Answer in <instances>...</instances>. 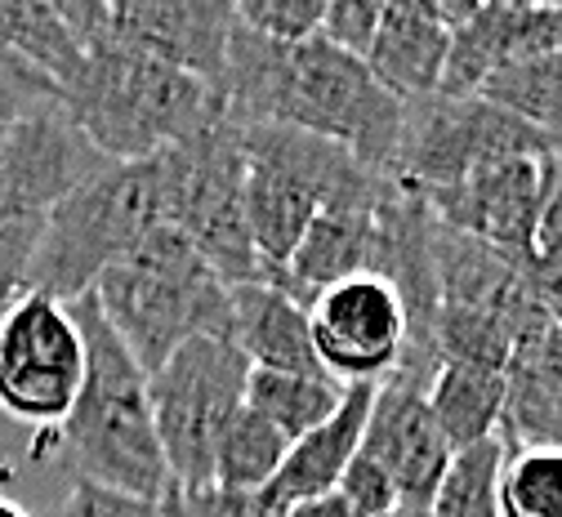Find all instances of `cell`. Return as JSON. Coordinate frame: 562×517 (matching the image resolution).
Listing matches in <instances>:
<instances>
[{
	"mask_svg": "<svg viewBox=\"0 0 562 517\" xmlns=\"http://www.w3.org/2000/svg\"><path fill=\"white\" fill-rule=\"evenodd\" d=\"M224 116L233 125H291L344 147L371 175H393L402 103L353 54L308 36L277 45L233 19L224 67Z\"/></svg>",
	"mask_w": 562,
	"mask_h": 517,
	"instance_id": "1",
	"label": "cell"
},
{
	"mask_svg": "<svg viewBox=\"0 0 562 517\" xmlns=\"http://www.w3.org/2000/svg\"><path fill=\"white\" fill-rule=\"evenodd\" d=\"M67 308L86 344V380L67 419L49 432L54 447L77 482L161 504L170 491V469L153 424L148 375L103 322L94 294H81Z\"/></svg>",
	"mask_w": 562,
	"mask_h": 517,
	"instance_id": "2",
	"label": "cell"
},
{
	"mask_svg": "<svg viewBox=\"0 0 562 517\" xmlns=\"http://www.w3.org/2000/svg\"><path fill=\"white\" fill-rule=\"evenodd\" d=\"M90 294L144 375L188 339L233 335V290L170 224L153 228L125 259H116Z\"/></svg>",
	"mask_w": 562,
	"mask_h": 517,
	"instance_id": "3",
	"label": "cell"
},
{
	"mask_svg": "<svg viewBox=\"0 0 562 517\" xmlns=\"http://www.w3.org/2000/svg\"><path fill=\"white\" fill-rule=\"evenodd\" d=\"M63 112L103 161H153L215 125L224 99L188 71L121 45H90L81 81L63 94Z\"/></svg>",
	"mask_w": 562,
	"mask_h": 517,
	"instance_id": "4",
	"label": "cell"
},
{
	"mask_svg": "<svg viewBox=\"0 0 562 517\" xmlns=\"http://www.w3.org/2000/svg\"><path fill=\"white\" fill-rule=\"evenodd\" d=\"M161 224H166L161 157L108 161L45 214L23 290L49 294L58 304H77L116 259H125Z\"/></svg>",
	"mask_w": 562,
	"mask_h": 517,
	"instance_id": "5",
	"label": "cell"
},
{
	"mask_svg": "<svg viewBox=\"0 0 562 517\" xmlns=\"http://www.w3.org/2000/svg\"><path fill=\"white\" fill-rule=\"evenodd\" d=\"M237 134L246 161V228L268 281L291 263L317 210L389 179L358 166L344 147L291 125H237Z\"/></svg>",
	"mask_w": 562,
	"mask_h": 517,
	"instance_id": "6",
	"label": "cell"
},
{
	"mask_svg": "<svg viewBox=\"0 0 562 517\" xmlns=\"http://www.w3.org/2000/svg\"><path fill=\"white\" fill-rule=\"evenodd\" d=\"M161 179L166 224L192 241V250L215 268L228 290L268 281L246 228V161L241 134L228 116L161 153Z\"/></svg>",
	"mask_w": 562,
	"mask_h": 517,
	"instance_id": "7",
	"label": "cell"
},
{
	"mask_svg": "<svg viewBox=\"0 0 562 517\" xmlns=\"http://www.w3.org/2000/svg\"><path fill=\"white\" fill-rule=\"evenodd\" d=\"M246 375L250 361L233 339L220 335L188 339L148 375V402L170 486L196 491L215 482V451L233 415L246 406Z\"/></svg>",
	"mask_w": 562,
	"mask_h": 517,
	"instance_id": "8",
	"label": "cell"
},
{
	"mask_svg": "<svg viewBox=\"0 0 562 517\" xmlns=\"http://www.w3.org/2000/svg\"><path fill=\"white\" fill-rule=\"evenodd\" d=\"M558 147L562 143H553L536 125L509 116L505 108L477 94H434L419 103H402V143L389 179H402L411 188H447L482 166L514 157H549Z\"/></svg>",
	"mask_w": 562,
	"mask_h": 517,
	"instance_id": "9",
	"label": "cell"
},
{
	"mask_svg": "<svg viewBox=\"0 0 562 517\" xmlns=\"http://www.w3.org/2000/svg\"><path fill=\"white\" fill-rule=\"evenodd\" d=\"M63 23L72 27L81 49L121 45L175 71L205 81L224 99V67L233 36L228 0H54Z\"/></svg>",
	"mask_w": 562,
	"mask_h": 517,
	"instance_id": "10",
	"label": "cell"
},
{
	"mask_svg": "<svg viewBox=\"0 0 562 517\" xmlns=\"http://www.w3.org/2000/svg\"><path fill=\"white\" fill-rule=\"evenodd\" d=\"M86 380V344L77 317L49 294L23 290L0 317V411L54 432Z\"/></svg>",
	"mask_w": 562,
	"mask_h": 517,
	"instance_id": "11",
	"label": "cell"
},
{
	"mask_svg": "<svg viewBox=\"0 0 562 517\" xmlns=\"http://www.w3.org/2000/svg\"><path fill=\"white\" fill-rule=\"evenodd\" d=\"M308 335L335 384H380L406 352V308L384 277L358 272L308 300Z\"/></svg>",
	"mask_w": 562,
	"mask_h": 517,
	"instance_id": "12",
	"label": "cell"
},
{
	"mask_svg": "<svg viewBox=\"0 0 562 517\" xmlns=\"http://www.w3.org/2000/svg\"><path fill=\"white\" fill-rule=\"evenodd\" d=\"M540 161L544 157H514V161L482 166L460 183L415 188V192L442 228L469 241H482L491 250L531 259L536 210H540Z\"/></svg>",
	"mask_w": 562,
	"mask_h": 517,
	"instance_id": "13",
	"label": "cell"
},
{
	"mask_svg": "<svg viewBox=\"0 0 562 517\" xmlns=\"http://www.w3.org/2000/svg\"><path fill=\"white\" fill-rule=\"evenodd\" d=\"M103 166L108 161L67 121V112L36 121H0V218L49 214Z\"/></svg>",
	"mask_w": 562,
	"mask_h": 517,
	"instance_id": "14",
	"label": "cell"
},
{
	"mask_svg": "<svg viewBox=\"0 0 562 517\" xmlns=\"http://www.w3.org/2000/svg\"><path fill=\"white\" fill-rule=\"evenodd\" d=\"M358 451L375 469H384L397 504L429 508V499L451 464V447L425 402V384H415L406 375L380 380Z\"/></svg>",
	"mask_w": 562,
	"mask_h": 517,
	"instance_id": "15",
	"label": "cell"
},
{
	"mask_svg": "<svg viewBox=\"0 0 562 517\" xmlns=\"http://www.w3.org/2000/svg\"><path fill=\"white\" fill-rule=\"evenodd\" d=\"M562 49V5H514V0H486L473 19L451 32L447 67L438 94L469 99L477 86L514 63H531Z\"/></svg>",
	"mask_w": 562,
	"mask_h": 517,
	"instance_id": "16",
	"label": "cell"
},
{
	"mask_svg": "<svg viewBox=\"0 0 562 517\" xmlns=\"http://www.w3.org/2000/svg\"><path fill=\"white\" fill-rule=\"evenodd\" d=\"M501 441L505 451L514 447L562 451V335L536 304V294L514 326V344L505 357Z\"/></svg>",
	"mask_w": 562,
	"mask_h": 517,
	"instance_id": "17",
	"label": "cell"
},
{
	"mask_svg": "<svg viewBox=\"0 0 562 517\" xmlns=\"http://www.w3.org/2000/svg\"><path fill=\"white\" fill-rule=\"evenodd\" d=\"M389 179H380L371 192L362 196H348L335 201L326 210H317V218L308 224V233L300 237L291 263L272 277V285H281L295 304L308 308V300L317 290L344 281V277H358L375 268V205Z\"/></svg>",
	"mask_w": 562,
	"mask_h": 517,
	"instance_id": "18",
	"label": "cell"
},
{
	"mask_svg": "<svg viewBox=\"0 0 562 517\" xmlns=\"http://www.w3.org/2000/svg\"><path fill=\"white\" fill-rule=\"evenodd\" d=\"M371 397H375V384H344L339 411L326 424H317L313 432H304L300 441H291V451H286V460H281L277 477L263 486V495L277 508H295V504L335 495L344 469L353 464V456L362 447Z\"/></svg>",
	"mask_w": 562,
	"mask_h": 517,
	"instance_id": "19",
	"label": "cell"
},
{
	"mask_svg": "<svg viewBox=\"0 0 562 517\" xmlns=\"http://www.w3.org/2000/svg\"><path fill=\"white\" fill-rule=\"evenodd\" d=\"M447 49L451 32H442L419 0H384L375 41L367 49V67L397 103H419L438 94Z\"/></svg>",
	"mask_w": 562,
	"mask_h": 517,
	"instance_id": "20",
	"label": "cell"
},
{
	"mask_svg": "<svg viewBox=\"0 0 562 517\" xmlns=\"http://www.w3.org/2000/svg\"><path fill=\"white\" fill-rule=\"evenodd\" d=\"M237 352L250 371H286V375H326L313 352L308 308L295 304L272 281L237 285L233 290V335Z\"/></svg>",
	"mask_w": 562,
	"mask_h": 517,
	"instance_id": "21",
	"label": "cell"
},
{
	"mask_svg": "<svg viewBox=\"0 0 562 517\" xmlns=\"http://www.w3.org/2000/svg\"><path fill=\"white\" fill-rule=\"evenodd\" d=\"M425 402L447 437L451 456L469 451L477 441L501 437L505 419V371L473 361H438V371L425 389Z\"/></svg>",
	"mask_w": 562,
	"mask_h": 517,
	"instance_id": "22",
	"label": "cell"
},
{
	"mask_svg": "<svg viewBox=\"0 0 562 517\" xmlns=\"http://www.w3.org/2000/svg\"><path fill=\"white\" fill-rule=\"evenodd\" d=\"M0 49L41 71L58 94L72 90L86 71L81 41L63 23L58 5H45V0H0Z\"/></svg>",
	"mask_w": 562,
	"mask_h": 517,
	"instance_id": "23",
	"label": "cell"
},
{
	"mask_svg": "<svg viewBox=\"0 0 562 517\" xmlns=\"http://www.w3.org/2000/svg\"><path fill=\"white\" fill-rule=\"evenodd\" d=\"M344 402V384L330 375H286V371H250L246 406L263 415L286 441H300L317 424H326Z\"/></svg>",
	"mask_w": 562,
	"mask_h": 517,
	"instance_id": "24",
	"label": "cell"
},
{
	"mask_svg": "<svg viewBox=\"0 0 562 517\" xmlns=\"http://www.w3.org/2000/svg\"><path fill=\"white\" fill-rule=\"evenodd\" d=\"M477 99L505 108L509 116L536 125L540 134H549L553 143H562V49L531 58V63H514L496 77H486L477 86Z\"/></svg>",
	"mask_w": 562,
	"mask_h": 517,
	"instance_id": "25",
	"label": "cell"
},
{
	"mask_svg": "<svg viewBox=\"0 0 562 517\" xmlns=\"http://www.w3.org/2000/svg\"><path fill=\"white\" fill-rule=\"evenodd\" d=\"M291 441L281 437L263 415H255L250 406H241L233 415V424L220 437V451H215V486L228 491H263L281 460H286Z\"/></svg>",
	"mask_w": 562,
	"mask_h": 517,
	"instance_id": "26",
	"label": "cell"
},
{
	"mask_svg": "<svg viewBox=\"0 0 562 517\" xmlns=\"http://www.w3.org/2000/svg\"><path fill=\"white\" fill-rule=\"evenodd\" d=\"M501 464H505V441L491 437L469 451H456L429 513L434 517H501Z\"/></svg>",
	"mask_w": 562,
	"mask_h": 517,
	"instance_id": "27",
	"label": "cell"
},
{
	"mask_svg": "<svg viewBox=\"0 0 562 517\" xmlns=\"http://www.w3.org/2000/svg\"><path fill=\"white\" fill-rule=\"evenodd\" d=\"M501 517H562V451L514 447L501 464Z\"/></svg>",
	"mask_w": 562,
	"mask_h": 517,
	"instance_id": "28",
	"label": "cell"
},
{
	"mask_svg": "<svg viewBox=\"0 0 562 517\" xmlns=\"http://www.w3.org/2000/svg\"><path fill=\"white\" fill-rule=\"evenodd\" d=\"M322 10L326 0H237L233 19L277 45H300L322 32Z\"/></svg>",
	"mask_w": 562,
	"mask_h": 517,
	"instance_id": "29",
	"label": "cell"
},
{
	"mask_svg": "<svg viewBox=\"0 0 562 517\" xmlns=\"http://www.w3.org/2000/svg\"><path fill=\"white\" fill-rule=\"evenodd\" d=\"M161 517H286L263 491H228V486H196L179 491L170 486L161 499Z\"/></svg>",
	"mask_w": 562,
	"mask_h": 517,
	"instance_id": "30",
	"label": "cell"
},
{
	"mask_svg": "<svg viewBox=\"0 0 562 517\" xmlns=\"http://www.w3.org/2000/svg\"><path fill=\"white\" fill-rule=\"evenodd\" d=\"M58 112H63V94L23 58L0 49V121H36Z\"/></svg>",
	"mask_w": 562,
	"mask_h": 517,
	"instance_id": "31",
	"label": "cell"
},
{
	"mask_svg": "<svg viewBox=\"0 0 562 517\" xmlns=\"http://www.w3.org/2000/svg\"><path fill=\"white\" fill-rule=\"evenodd\" d=\"M380 14H384V0H326L322 10V41L353 54L367 63V49L375 41V27H380Z\"/></svg>",
	"mask_w": 562,
	"mask_h": 517,
	"instance_id": "32",
	"label": "cell"
},
{
	"mask_svg": "<svg viewBox=\"0 0 562 517\" xmlns=\"http://www.w3.org/2000/svg\"><path fill=\"white\" fill-rule=\"evenodd\" d=\"M41 224H45V214L0 218V317H5V308H10V304L19 300V294H23L27 263H32V250H36Z\"/></svg>",
	"mask_w": 562,
	"mask_h": 517,
	"instance_id": "33",
	"label": "cell"
},
{
	"mask_svg": "<svg viewBox=\"0 0 562 517\" xmlns=\"http://www.w3.org/2000/svg\"><path fill=\"white\" fill-rule=\"evenodd\" d=\"M45 517H161V504L116 495V491H103L90 482H72V491H67Z\"/></svg>",
	"mask_w": 562,
	"mask_h": 517,
	"instance_id": "34",
	"label": "cell"
},
{
	"mask_svg": "<svg viewBox=\"0 0 562 517\" xmlns=\"http://www.w3.org/2000/svg\"><path fill=\"white\" fill-rule=\"evenodd\" d=\"M531 259H562V147L540 161V210Z\"/></svg>",
	"mask_w": 562,
	"mask_h": 517,
	"instance_id": "35",
	"label": "cell"
},
{
	"mask_svg": "<svg viewBox=\"0 0 562 517\" xmlns=\"http://www.w3.org/2000/svg\"><path fill=\"white\" fill-rule=\"evenodd\" d=\"M527 281H531L536 304L562 335V259H527Z\"/></svg>",
	"mask_w": 562,
	"mask_h": 517,
	"instance_id": "36",
	"label": "cell"
},
{
	"mask_svg": "<svg viewBox=\"0 0 562 517\" xmlns=\"http://www.w3.org/2000/svg\"><path fill=\"white\" fill-rule=\"evenodd\" d=\"M286 517H353V513H348V504L339 495H322V499H308V504L286 508Z\"/></svg>",
	"mask_w": 562,
	"mask_h": 517,
	"instance_id": "37",
	"label": "cell"
},
{
	"mask_svg": "<svg viewBox=\"0 0 562 517\" xmlns=\"http://www.w3.org/2000/svg\"><path fill=\"white\" fill-rule=\"evenodd\" d=\"M380 517H434L429 508H415V504H393L389 513H380Z\"/></svg>",
	"mask_w": 562,
	"mask_h": 517,
	"instance_id": "38",
	"label": "cell"
},
{
	"mask_svg": "<svg viewBox=\"0 0 562 517\" xmlns=\"http://www.w3.org/2000/svg\"><path fill=\"white\" fill-rule=\"evenodd\" d=\"M0 517H32L23 504H14V499H5V495H0Z\"/></svg>",
	"mask_w": 562,
	"mask_h": 517,
	"instance_id": "39",
	"label": "cell"
}]
</instances>
